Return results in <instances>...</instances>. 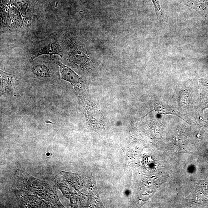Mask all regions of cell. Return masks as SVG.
Returning <instances> with one entry per match:
<instances>
[{
	"mask_svg": "<svg viewBox=\"0 0 208 208\" xmlns=\"http://www.w3.org/2000/svg\"><path fill=\"white\" fill-rule=\"evenodd\" d=\"M182 3L192 8L203 16L208 15V0H177Z\"/></svg>",
	"mask_w": 208,
	"mask_h": 208,
	"instance_id": "6da1fadb",
	"label": "cell"
},
{
	"mask_svg": "<svg viewBox=\"0 0 208 208\" xmlns=\"http://www.w3.org/2000/svg\"><path fill=\"white\" fill-rule=\"evenodd\" d=\"M34 58L42 54H58L61 56V47L56 42L47 43L38 47L34 51Z\"/></svg>",
	"mask_w": 208,
	"mask_h": 208,
	"instance_id": "7a4b0ae2",
	"label": "cell"
},
{
	"mask_svg": "<svg viewBox=\"0 0 208 208\" xmlns=\"http://www.w3.org/2000/svg\"><path fill=\"white\" fill-rule=\"evenodd\" d=\"M57 63L60 67L61 77L63 79L75 84L79 83L80 77L75 72L59 61Z\"/></svg>",
	"mask_w": 208,
	"mask_h": 208,
	"instance_id": "3957f363",
	"label": "cell"
},
{
	"mask_svg": "<svg viewBox=\"0 0 208 208\" xmlns=\"http://www.w3.org/2000/svg\"><path fill=\"white\" fill-rule=\"evenodd\" d=\"M14 79L13 75L1 70V95L12 87Z\"/></svg>",
	"mask_w": 208,
	"mask_h": 208,
	"instance_id": "277c9868",
	"label": "cell"
},
{
	"mask_svg": "<svg viewBox=\"0 0 208 208\" xmlns=\"http://www.w3.org/2000/svg\"><path fill=\"white\" fill-rule=\"evenodd\" d=\"M32 71L35 75L41 77H47L49 76V71L47 66L44 64H38L32 68Z\"/></svg>",
	"mask_w": 208,
	"mask_h": 208,
	"instance_id": "5b68a950",
	"label": "cell"
},
{
	"mask_svg": "<svg viewBox=\"0 0 208 208\" xmlns=\"http://www.w3.org/2000/svg\"><path fill=\"white\" fill-rule=\"evenodd\" d=\"M151 1H152L154 6L156 16H157V17L163 16V14H164V12L162 10L161 7L160 6L159 0H151Z\"/></svg>",
	"mask_w": 208,
	"mask_h": 208,
	"instance_id": "8992f818",
	"label": "cell"
}]
</instances>
